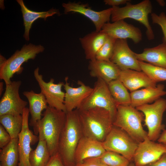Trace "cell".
<instances>
[{
	"instance_id": "cell-1",
	"label": "cell",
	"mask_w": 166,
	"mask_h": 166,
	"mask_svg": "<svg viewBox=\"0 0 166 166\" xmlns=\"http://www.w3.org/2000/svg\"><path fill=\"white\" fill-rule=\"evenodd\" d=\"M83 136L78 109L66 113L65 121L60 136L58 149L65 166H75V151Z\"/></svg>"
},
{
	"instance_id": "cell-2",
	"label": "cell",
	"mask_w": 166,
	"mask_h": 166,
	"mask_svg": "<svg viewBox=\"0 0 166 166\" xmlns=\"http://www.w3.org/2000/svg\"><path fill=\"white\" fill-rule=\"evenodd\" d=\"M78 110L83 136L102 142L113 126L110 113L100 108Z\"/></svg>"
},
{
	"instance_id": "cell-3",
	"label": "cell",
	"mask_w": 166,
	"mask_h": 166,
	"mask_svg": "<svg viewBox=\"0 0 166 166\" xmlns=\"http://www.w3.org/2000/svg\"><path fill=\"white\" fill-rule=\"evenodd\" d=\"M66 113L48 106L34 132L46 141L51 156L58 152L59 140L64 126Z\"/></svg>"
},
{
	"instance_id": "cell-4",
	"label": "cell",
	"mask_w": 166,
	"mask_h": 166,
	"mask_svg": "<svg viewBox=\"0 0 166 166\" xmlns=\"http://www.w3.org/2000/svg\"><path fill=\"white\" fill-rule=\"evenodd\" d=\"M144 120L142 113L130 105H120L117 107L113 125L126 132L138 143L148 137L142 122Z\"/></svg>"
},
{
	"instance_id": "cell-5",
	"label": "cell",
	"mask_w": 166,
	"mask_h": 166,
	"mask_svg": "<svg viewBox=\"0 0 166 166\" xmlns=\"http://www.w3.org/2000/svg\"><path fill=\"white\" fill-rule=\"evenodd\" d=\"M130 2H128L124 7L115 6L112 7V21L114 22L127 18L134 19L145 27L146 34L148 40H153L155 36L148 19V15L152 13V9L151 1L144 0L135 4H132Z\"/></svg>"
},
{
	"instance_id": "cell-6",
	"label": "cell",
	"mask_w": 166,
	"mask_h": 166,
	"mask_svg": "<svg viewBox=\"0 0 166 166\" xmlns=\"http://www.w3.org/2000/svg\"><path fill=\"white\" fill-rule=\"evenodd\" d=\"M44 49L40 45H35L31 43L24 45L20 50H17L0 65V79L4 80L6 85L10 84L14 75L22 71V65L29 59H34L37 54L42 52Z\"/></svg>"
},
{
	"instance_id": "cell-7",
	"label": "cell",
	"mask_w": 166,
	"mask_h": 166,
	"mask_svg": "<svg viewBox=\"0 0 166 166\" xmlns=\"http://www.w3.org/2000/svg\"><path fill=\"white\" fill-rule=\"evenodd\" d=\"M136 108L144 115V124L148 128V139L154 141L157 140L165 129L162 119L166 110V99L160 97L152 104L144 105Z\"/></svg>"
},
{
	"instance_id": "cell-8",
	"label": "cell",
	"mask_w": 166,
	"mask_h": 166,
	"mask_svg": "<svg viewBox=\"0 0 166 166\" xmlns=\"http://www.w3.org/2000/svg\"><path fill=\"white\" fill-rule=\"evenodd\" d=\"M102 143L106 151L119 154L130 161L133 160L138 144L124 131L114 125Z\"/></svg>"
},
{
	"instance_id": "cell-9",
	"label": "cell",
	"mask_w": 166,
	"mask_h": 166,
	"mask_svg": "<svg viewBox=\"0 0 166 166\" xmlns=\"http://www.w3.org/2000/svg\"><path fill=\"white\" fill-rule=\"evenodd\" d=\"M117 106L110 94L108 84L102 79L98 78L92 91L77 109L82 110L94 108H103L110 113L114 120Z\"/></svg>"
},
{
	"instance_id": "cell-10",
	"label": "cell",
	"mask_w": 166,
	"mask_h": 166,
	"mask_svg": "<svg viewBox=\"0 0 166 166\" xmlns=\"http://www.w3.org/2000/svg\"><path fill=\"white\" fill-rule=\"evenodd\" d=\"M34 77L41 89V92L44 95L48 106L66 113L64 104L65 93L62 90L64 83L59 82L54 83V79L51 78L48 82L45 81L43 76L39 73V68H37L34 72Z\"/></svg>"
},
{
	"instance_id": "cell-11",
	"label": "cell",
	"mask_w": 166,
	"mask_h": 166,
	"mask_svg": "<svg viewBox=\"0 0 166 166\" xmlns=\"http://www.w3.org/2000/svg\"><path fill=\"white\" fill-rule=\"evenodd\" d=\"M21 80L12 81L6 85L5 92L0 101V116L5 114L22 115L28 103L19 94Z\"/></svg>"
},
{
	"instance_id": "cell-12",
	"label": "cell",
	"mask_w": 166,
	"mask_h": 166,
	"mask_svg": "<svg viewBox=\"0 0 166 166\" xmlns=\"http://www.w3.org/2000/svg\"><path fill=\"white\" fill-rule=\"evenodd\" d=\"M29 109L26 107L22 114L23 124L18 136L19 162L18 166H31L29 160L31 152L33 150L31 146L39 141V137L34 135L30 130L28 125Z\"/></svg>"
},
{
	"instance_id": "cell-13",
	"label": "cell",
	"mask_w": 166,
	"mask_h": 166,
	"mask_svg": "<svg viewBox=\"0 0 166 166\" xmlns=\"http://www.w3.org/2000/svg\"><path fill=\"white\" fill-rule=\"evenodd\" d=\"M166 153V145L149 140L148 137L138 143L133 160L135 166H145L158 160Z\"/></svg>"
},
{
	"instance_id": "cell-14",
	"label": "cell",
	"mask_w": 166,
	"mask_h": 166,
	"mask_svg": "<svg viewBox=\"0 0 166 166\" xmlns=\"http://www.w3.org/2000/svg\"><path fill=\"white\" fill-rule=\"evenodd\" d=\"M110 61L121 70L141 71L135 53L129 48L127 39H117Z\"/></svg>"
},
{
	"instance_id": "cell-15",
	"label": "cell",
	"mask_w": 166,
	"mask_h": 166,
	"mask_svg": "<svg viewBox=\"0 0 166 166\" xmlns=\"http://www.w3.org/2000/svg\"><path fill=\"white\" fill-rule=\"evenodd\" d=\"M62 6L65 14L77 13L88 18L93 23L97 31H100L104 24L109 22L111 17L112 7L98 11L88 7L87 4L75 2L63 3Z\"/></svg>"
},
{
	"instance_id": "cell-16",
	"label": "cell",
	"mask_w": 166,
	"mask_h": 166,
	"mask_svg": "<svg viewBox=\"0 0 166 166\" xmlns=\"http://www.w3.org/2000/svg\"><path fill=\"white\" fill-rule=\"evenodd\" d=\"M108 36L115 39H131L135 44L139 43L142 39L140 29L129 24L124 20L104 24L101 30Z\"/></svg>"
},
{
	"instance_id": "cell-17",
	"label": "cell",
	"mask_w": 166,
	"mask_h": 166,
	"mask_svg": "<svg viewBox=\"0 0 166 166\" xmlns=\"http://www.w3.org/2000/svg\"><path fill=\"white\" fill-rule=\"evenodd\" d=\"M68 80V77L65 78V83L63 86L65 90L64 104L66 113L78 109L93 90V88L80 81H78V87L71 86Z\"/></svg>"
},
{
	"instance_id": "cell-18",
	"label": "cell",
	"mask_w": 166,
	"mask_h": 166,
	"mask_svg": "<svg viewBox=\"0 0 166 166\" xmlns=\"http://www.w3.org/2000/svg\"><path fill=\"white\" fill-rule=\"evenodd\" d=\"M105 151L102 142L83 136L75 151V165L87 159L98 157Z\"/></svg>"
},
{
	"instance_id": "cell-19",
	"label": "cell",
	"mask_w": 166,
	"mask_h": 166,
	"mask_svg": "<svg viewBox=\"0 0 166 166\" xmlns=\"http://www.w3.org/2000/svg\"><path fill=\"white\" fill-rule=\"evenodd\" d=\"M118 79L131 92L141 88L157 85V83L143 72L130 69L121 70Z\"/></svg>"
},
{
	"instance_id": "cell-20",
	"label": "cell",
	"mask_w": 166,
	"mask_h": 166,
	"mask_svg": "<svg viewBox=\"0 0 166 166\" xmlns=\"http://www.w3.org/2000/svg\"><path fill=\"white\" fill-rule=\"evenodd\" d=\"M90 76L101 79L107 84L118 79L121 69L110 61L95 59L90 61L88 66Z\"/></svg>"
},
{
	"instance_id": "cell-21",
	"label": "cell",
	"mask_w": 166,
	"mask_h": 166,
	"mask_svg": "<svg viewBox=\"0 0 166 166\" xmlns=\"http://www.w3.org/2000/svg\"><path fill=\"white\" fill-rule=\"evenodd\" d=\"M131 103L130 105L136 108L141 105L149 104L155 101L162 96L166 95L164 85H157L155 87L144 88L130 93Z\"/></svg>"
},
{
	"instance_id": "cell-22",
	"label": "cell",
	"mask_w": 166,
	"mask_h": 166,
	"mask_svg": "<svg viewBox=\"0 0 166 166\" xmlns=\"http://www.w3.org/2000/svg\"><path fill=\"white\" fill-rule=\"evenodd\" d=\"M23 94L28 101L29 109L31 116L30 124L33 127L34 132L37 122L42 118V111L48 106L47 103L45 96L41 92L36 93L31 90L24 91Z\"/></svg>"
},
{
	"instance_id": "cell-23",
	"label": "cell",
	"mask_w": 166,
	"mask_h": 166,
	"mask_svg": "<svg viewBox=\"0 0 166 166\" xmlns=\"http://www.w3.org/2000/svg\"><path fill=\"white\" fill-rule=\"evenodd\" d=\"M108 35L101 30L88 34L79 40L84 49L85 58L92 61L96 59V54L105 41Z\"/></svg>"
},
{
	"instance_id": "cell-24",
	"label": "cell",
	"mask_w": 166,
	"mask_h": 166,
	"mask_svg": "<svg viewBox=\"0 0 166 166\" xmlns=\"http://www.w3.org/2000/svg\"><path fill=\"white\" fill-rule=\"evenodd\" d=\"M135 55L139 61L166 69V43L163 40L155 47L145 48L140 53H135Z\"/></svg>"
},
{
	"instance_id": "cell-25",
	"label": "cell",
	"mask_w": 166,
	"mask_h": 166,
	"mask_svg": "<svg viewBox=\"0 0 166 166\" xmlns=\"http://www.w3.org/2000/svg\"><path fill=\"white\" fill-rule=\"evenodd\" d=\"M20 5L22 14L25 33L23 37L27 41L29 40V32L33 23L38 19L42 18L45 21L47 18L52 16L55 14H59L57 9L52 8L47 11L37 12L30 10L25 5L22 0H17Z\"/></svg>"
},
{
	"instance_id": "cell-26",
	"label": "cell",
	"mask_w": 166,
	"mask_h": 166,
	"mask_svg": "<svg viewBox=\"0 0 166 166\" xmlns=\"http://www.w3.org/2000/svg\"><path fill=\"white\" fill-rule=\"evenodd\" d=\"M18 138L12 139L7 145L1 148L0 166H17L19 162Z\"/></svg>"
},
{
	"instance_id": "cell-27",
	"label": "cell",
	"mask_w": 166,
	"mask_h": 166,
	"mask_svg": "<svg viewBox=\"0 0 166 166\" xmlns=\"http://www.w3.org/2000/svg\"><path fill=\"white\" fill-rule=\"evenodd\" d=\"M36 148L30 152L29 160L31 166H45L51 156L46 141L40 136Z\"/></svg>"
},
{
	"instance_id": "cell-28",
	"label": "cell",
	"mask_w": 166,
	"mask_h": 166,
	"mask_svg": "<svg viewBox=\"0 0 166 166\" xmlns=\"http://www.w3.org/2000/svg\"><path fill=\"white\" fill-rule=\"evenodd\" d=\"M108 85L110 94L117 105H130V94L119 79L111 81Z\"/></svg>"
},
{
	"instance_id": "cell-29",
	"label": "cell",
	"mask_w": 166,
	"mask_h": 166,
	"mask_svg": "<svg viewBox=\"0 0 166 166\" xmlns=\"http://www.w3.org/2000/svg\"><path fill=\"white\" fill-rule=\"evenodd\" d=\"M0 122L11 139L18 138L23 124L22 115L5 114L0 116Z\"/></svg>"
},
{
	"instance_id": "cell-30",
	"label": "cell",
	"mask_w": 166,
	"mask_h": 166,
	"mask_svg": "<svg viewBox=\"0 0 166 166\" xmlns=\"http://www.w3.org/2000/svg\"><path fill=\"white\" fill-rule=\"evenodd\" d=\"M94 158L106 166H127L130 162L120 154L110 151H106L100 156Z\"/></svg>"
},
{
	"instance_id": "cell-31",
	"label": "cell",
	"mask_w": 166,
	"mask_h": 166,
	"mask_svg": "<svg viewBox=\"0 0 166 166\" xmlns=\"http://www.w3.org/2000/svg\"><path fill=\"white\" fill-rule=\"evenodd\" d=\"M141 71L156 83L166 81V69L138 60Z\"/></svg>"
},
{
	"instance_id": "cell-32",
	"label": "cell",
	"mask_w": 166,
	"mask_h": 166,
	"mask_svg": "<svg viewBox=\"0 0 166 166\" xmlns=\"http://www.w3.org/2000/svg\"><path fill=\"white\" fill-rule=\"evenodd\" d=\"M116 40L108 36L105 41L97 52L96 59L100 61H110Z\"/></svg>"
},
{
	"instance_id": "cell-33",
	"label": "cell",
	"mask_w": 166,
	"mask_h": 166,
	"mask_svg": "<svg viewBox=\"0 0 166 166\" xmlns=\"http://www.w3.org/2000/svg\"><path fill=\"white\" fill-rule=\"evenodd\" d=\"M153 23L159 25L161 28L164 37L163 40L166 43V15L164 12H161L159 15L155 13L151 14Z\"/></svg>"
},
{
	"instance_id": "cell-34",
	"label": "cell",
	"mask_w": 166,
	"mask_h": 166,
	"mask_svg": "<svg viewBox=\"0 0 166 166\" xmlns=\"http://www.w3.org/2000/svg\"><path fill=\"white\" fill-rule=\"evenodd\" d=\"M11 138L3 126L0 124V148H2L8 144Z\"/></svg>"
},
{
	"instance_id": "cell-35",
	"label": "cell",
	"mask_w": 166,
	"mask_h": 166,
	"mask_svg": "<svg viewBox=\"0 0 166 166\" xmlns=\"http://www.w3.org/2000/svg\"><path fill=\"white\" fill-rule=\"evenodd\" d=\"M45 166H65L58 152L51 156Z\"/></svg>"
},
{
	"instance_id": "cell-36",
	"label": "cell",
	"mask_w": 166,
	"mask_h": 166,
	"mask_svg": "<svg viewBox=\"0 0 166 166\" xmlns=\"http://www.w3.org/2000/svg\"><path fill=\"white\" fill-rule=\"evenodd\" d=\"M75 166H106L94 158H90L84 160L81 163L76 164Z\"/></svg>"
},
{
	"instance_id": "cell-37",
	"label": "cell",
	"mask_w": 166,
	"mask_h": 166,
	"mask_svg": "<svg viewBox=\"0 0 166 166\" xmlns=\"http://www.w3.org/2000/svg\"><path fill=\"white\" fill-rule=\"evenodd\" d=\"M130 1L129 0H104V2L105 4L112 6L113 7L126 4Z\"/></svg>"
},
{
	"instance_id": "cell-38",
	"label": "cell",
	"mask_w": 166,
	"mask_h": 166,
	"mask_svg": "<svg viewBox=\"0 0 166 166\" xmlns=\"http://www.w3.org/2000/svg\"><path fill=\"white\" fill-rule=\"evenodd\" d=\"M148 165V166H166V153L163 154L157 160Z\"/></svg>"
},
{
	"instance_id": "cell-39",
	"label": "cell",
	"mask_w": 166,
	"mask_h": 166,
	"mask_svg": "<svg viewBox=\"0 0 166 166\" xmlns=\"http://www.w3.org/2000/svg\"><path fill=\"white\" fill-rule=\"evenodd\" d=\"M157 140L159 143L166 145V129L162 131Z\"/></svg>"
},
{
	"instance_id": "cell-40",
	"label": "cell",
	"mask_w": 166,
	"mask_h": 166,
	"mask_svg": "<svg viewBox=\"0 0 166 166\" xmlns=\"http://www.w3.org/2000/svg\"><path fill=\"white\" fill-rule=\"evenodd\" d=\"M6 59L2 55H0V65L2 64L6 60Z\"/></svg>"
},
{
	"instance_id": "cell-41",
	"label": "cell",
	"mask_w": 166,
	"mask_h": 166,
	"mask_svg": "<svg viewBox=\"0 0 166 166\" xmlns=\"http://www.w3.org/2000/svg\"><path fill=\"white\" fill-rule=\"evenodd\" d=\"M3 90V83L2 82H0V95L2 94Z\"/></svg>"
},
{
	"instance_id": "cell-42",
	"label": "cell",
	"mask_w": 166,
	"mask_h": 166,
	"mask_svg": "<svg viewBox=\"0 0 166 166\" xmlns=\"http://www.w3.org/2000/svg\"><path fill=\"white\" fill-rule=\"evenodd\" d=\"M157 2L161 6H164L165 4V2L163 0H157Z\"/></svg>"
},
{
	"instance_id": "cell-43",
	"label": "cell",
	"mask_w": 166,
	"mask_h": 166,
	"mask_svg": "<svg viewBox=\"0 0 166 166\" xmlns=\"http://www.w3.org/2000/svg\"><path fill=\"white\" fill-rule=\"evenodd\" d=\"M127 166H135V165L133 164L130 163Z\"/></svg>"
},
{
	"instance_id": "cell-44",
	"label": "cell",
	"mask_w": 166,
	"mask_h": 166,
	"mask_svg": "<svg viewBox=\"0 0 166 166\" xmlns=\"http://www.w3.org/2000/svg\"></svg>"
}]
</instances>
